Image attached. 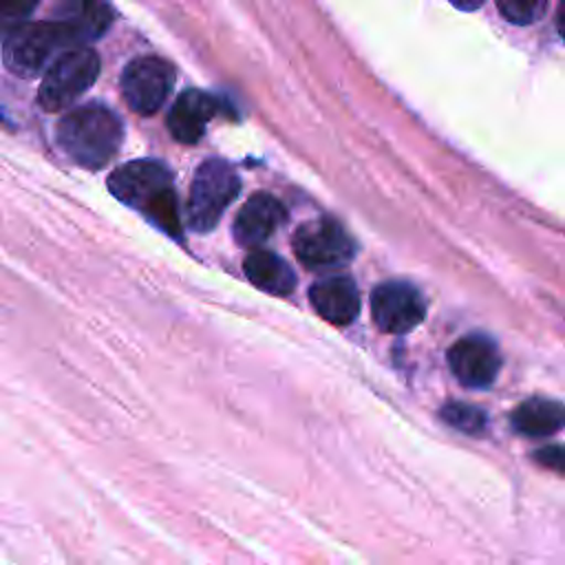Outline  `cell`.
<instances>
[{"label": "cell", "mask_w": 565, "mask_h": 565, "mask_svg": "<svg viewBox=\"0 0 565 565\" xmlns=\"http://www.w3.org/2000/svg\"><path fill=\"white\" fill-rule=\"evenodd\" d=\"M108 188L121 203L139 210L157 227L181 236L179 205L168 166L154 159L124 163L108 177Z\"/></svg>", "instance_id": "obj_1"}, {"label": "cell", "mask_w": 565, "mask_h": 565, "mask_svg": "<svg viewBox=\"0 0 565 565\" xmlns=\"http://www.w3.org/2000/svg\"><path fill=\"white\" fill-rule=\"evenodd\" d=\"M121 139L124 124L104 104L73 108L57 124V141L62 150L88 170L106 166L119 150Z\"/></svg>", "instance_id": "obj_2"}, {"label": "cell", "mask_w": 565, "mask_h": 565, "mask_svg": "<svg viewBox=\"0 0 565 565\" xmlns=\"http://www.w3.org/2000/svg\"><path fill=\"white\" fill-rule=\"evenodd\" d=\"M241 190L238 174L223 159L203 161L192 179L188 196V225L194 232H210Z\"/></svg>", "instance_id": "obj_3"}, {"label": "cell", "mask_w": 565, "mask_h": 565, "mask_svg": "<svg viewBox=\"0 0 565 565\" xmlns=\"http://www.w3.org/2000/svg\"><path fill=\"white\" fill-rule=\"evenodd\" d=\"M99 75V55L90 46H75L57 55L44 71L38 102L44 110L57 113L82 97Z\"/></svg>", "instance_id": "obj_4"}, {"label": "cell", "mask_w": 565, "mask_h": 565, "mask_svg": "<svg viewBox=\"0 0 565 565\" xmlns=\"http://www.w3.org/2000/svg\"><path fill=\"white\" fill-rule=\"evenodd\" d=\"M68 49L71 46L66 44L62 31L55 26L53 20L33 22L22 24L7 35V42L2 46V60L11 73L20 77H31Z\"/></svg>", "instance_id": "obj_5"}, {"label": "cell", "mask_w": 565, "mask_h": 565, "mask_svg": "<svg viewBox=\"0 0 565 565\" xmlns=\"http://www.w3.org/2000/svg\"><path fill=\"white\" fill-rule=\"evenodd\" d=\"M294 252L307 269L333 271L353 258L355 245L340 223L318 218L296 230Z\"/></svg>", "instance_id": "obj_6"}, {"label": "cell", "mask_w": 565, "mask_h": 565, "mask_svg": "<svg viewBox=\"0 0 565 565\" xmlns=\"http://www.w3.org/2000/svg\"><path fill=\"white\" fill-rule=\"evenodd\" d=\"M174 84V71L172 66L154 55L137 57L126 64L119 88L124 102L139 115H152L157 113Z\"/></svg>", "instance_id": "obj_7"}, {"label": "cell", "mask_w": 565, "mask_h": 565, "mask_svg": "<svg viewBox=\"0 0 565 565\" xmlns=\"http://www.w3.org/2000/svg\"><path fill=\"white\" fill-rule=\"evenodd\" d=\"M424 313L426 302L408 282H382L371 294L373 322L386 333H406L415 329L424 320Z\"/></svg>", "instance_id": "obj_8"}, {"label": "cell", "mask_w": 565, "mask_h": 565, "mask_svg": "<svg viewBox=\"0 0 565 565\" xmlns=\"http://www.w3.org/2000/svg\"><path fill=\"white\" fill-rule=\"evenodd\" d=\"M448 366L463 386L486 388L499 375L501 355L488 335L470 333L448 349Z\"/></svg>", "instance_id": "obj_9"}, {"label": "cell", "mask_w": 565, "mask_h": 565, "mask_svg": "<svg viewBox=\"0 0 565 565\" xmlns=\"http://www.w3.org/2000/svg\"><path fill=\"white\" fill-rule=\"evenodd\" d=\"M51 20L71 49L88 46L110 29L113 9L106 0H62Z\"/></svg>", "instance_id": "obj_10"}, {"label": "cell", "mask_w": 565, "mask_h": 565, "mask_svg": "<svg viewBox=\"0 0 565 565\" xmlns=\"http://www.w3.org/2000/svg\"><path fill=\"white\" fill-rule=\"evenodd\" d=\"M282 221V203L269 192H258L249 196L238 210V216L234 221V236L243 247H256L265 243Z\"/></svg>", "instance_id": "obj_11"}, {"label": "cell", "mask_w": 565, "mask_h": 565, "mask_svg": "<svg viewBox=\"0 0 565 565\" xmlns=\"http://www.w3.org/2000/svg\"><path fill=\"white\" fill-rule=\"evenodd\" d=\"M221 110V104L196 88H190L177 97L168 113V130L181 143H194L203 137L207 121Z\"/></svg>", "instance_id": "obj_12"}, {"label": "cell", "mask_w": 565, "mask_h": 565, "mask_svg": "<svg viewBox=\"0 0 565 565\" xmlns=\"http://www.w3.org/2000/svg\"><path fill=\"white\" fill-rule=\"evenodd\" d=\"M309 300L320 318L331 324H349L360 311V294L351 278L327 276L309 289Z\"/></svg>", "instance_id": "obj_13"}, {"label": "cell", "mask_w": 565, "mask_h": 565, "mask_svg": "<svg viewBox=\"0 0 565 565\" xmlns=\"http://www.w3.org/2000/svg\"><path fill=\"white\" fill-rule=\"evenodd\" d=\"M243 269L249 282L267 294L287 296L296 287L294 269L274 252L252 249L243 260Z\"/></svg>", "instance_id": "obj_14"}, {"label": "cell", "mask_w": 565, "mask_h": 565, "mask_svg": "<svg viewBox=\"0 0 565 565\" xmlns=\"http://www.w3.org/2000/svg\"><path fill=\"white\" fill-rule=\"evenodd\" d=\"M512 426L527 437H547L565 428V404L550 397H530L512 413Z\"/></svg>", "instance_id": "obj_15"}, {"label": "cell", "mask_w": 565, "mask_h": 565, "mask_svg": "<svg viewBox=\"0 0 565 565\" xmlns=\"http://www.w3.org/2000/svg\"><path fill=\"white\" fill-rule=\"evenodd\" d=\"M441 419L461 430V433H468V435H477L486 428L488 424V417L486 413L475 406V404H466V402H448L444 408H441Z\"/></svg>", "instance_id": "obj_16"}, {"label": "cell", "mask_w": 565, "mask_h": 565, "mask_svg": "<svg viewBox=\"0 0 565 565\" xmlns=\"http://www.w3.org/2000/svg\"><path fill=\"white\" fill-rule=\"evenodd\" d=\"M499 11L514 24L536 22L547 7V0H497Z\"/></svg>", "instance_id": "obj_17"}, {"label": "cell", "mask_w": 565, "mask_h": 565, "mask_svg": "<svg viewBox=\"0 0 565 565\" xmlns=\"http://www.w3.org/2000/svg\"><path fill=\"white\" fill-rule=\"evenodd\" d=\"M40 0H0V31H15L33 13Z\"/></svg>", "instance_id": "obj_18"}, {"label": "cell", "mask_w": 565, "mask_h": 565, "mask_svg": "<svg viewBox=\"0 0 565 565\" xmlns=\"http://www.w3.org/2000/svg\"><path fill=\"white\" fill-rule=\"evenodd\" d=\"M532 457L543 468H550L554 472H565V446L561 444H545L536 448Z\"/></svg>", "instance_id": "obj_19"}, {"label": "cell", "mask_w": 565, "mask_h": 565, "mask_svg": "<svg viewBox=\"0 0 565 565\" xmlns=\"http://www.w3.org/2000/svg\"><path fill=\"white\" fill-rule=\"evenodd\" d=\"M457 9H461V11H475V9H479L481 4H483V0H450Z\"/></svg>", "instance_id": "obj_20"}, {"label": "cell", "mask_w": 565, "mask_h": 565, "mask_svg": "<svg viewBox=\"0 0 565 565\" xmlns=\"http://www.w3.org/2000/svg\"><path fill=\"white\" fill-rule=\"evenodd\" d=\"M556 24H558V31H561V35H563V40H565V0H563V2H561V7H558Z\"/></svg>", "instance_id": "obj_21"}]
</instances>
